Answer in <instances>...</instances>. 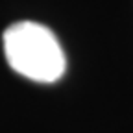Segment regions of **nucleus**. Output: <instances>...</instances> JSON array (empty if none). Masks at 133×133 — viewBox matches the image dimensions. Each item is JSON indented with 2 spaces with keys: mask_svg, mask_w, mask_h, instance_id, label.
Listing matches in <instances>:
<instances>
[{
  "mask_svg": "<svg viewBox=\"0 0 133 133\" xmlns=\"http://www.w3.org/2000/svg\"><path fill=\"white\" fill-rule=\"evenodd\" d=\"M9 66L31 81L54 83L65 74L66 59L52 30L39 22H15L4 33Z\"/></svg>",
  "mask_w": 133,
  "mask_h": 133,
  "instance_id": "nucleus-1",
  "label": "nucleus"
}]
</instances>
